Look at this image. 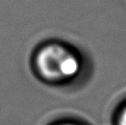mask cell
I'll list each match as a JSON object with an SVG mask.
<instances>
[{
    "label": "cell",
    "mask_w": 126,
    "mask_h": 125,
    "mask_svg": "<svg viewBox=\"0 0 126 125\" xmlns=\"http://www.w3.org/2000/svg\"><path fill=\"white\" fill-rule=\"evenodd\" d=\"M51 125H83V124L73 121V120H61V121H57L56 123H53Z\"/></svg>",
    "instance_id": "3"
},
{
    "label": "cell",
    "mask_w": 126,
    "mask_h": 125,
    "mask_svg": "<svg viewBox=\"0 0 126 125\" xmlns=\"http://www.w3.org/2000/svg\"><path fill=\"white\" fill-rule=\"evenodd\" d=\"M34 74L51 86L74 82L82 73L83 60L75 48L60 41L43 43L32 55Z\"/></svg>",
    "instance_id": "1"
},
{
    "label": "cell",
    "mask_w": 126,
    "mask_h": 125,
    "mask_svg": "<svg viewBox=\"0 0 126 125\" xmlns=\"http://www.w3.org/2000/svg\"><path fill=\"white\" fill-rule=\"evenodd\" d=\"M115 125H126V101L117 110L115 116Z\"/></svg>",
    "instance_id": "2"
}]
</instances>
